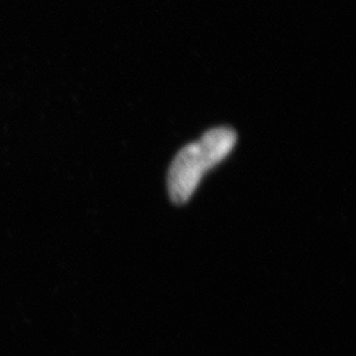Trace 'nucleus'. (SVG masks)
I'll use <instances>...</instances> for the list:
<instances>
[{"instance_id": "obj_1", "label": "nucleus", "mask_w": 356, "mask_h": 356, "mask_svg": "<svg viewBox=\"0 0 356 356\" xmlns=\"http://www.w3.org/2000/svg\"><path fill=\"white\" fill-rule=\"evenodd\" d=\"M236 143V133L232 128L217 127L207 131L197 142L184 147L168 171V188L172 201L177 204L188 201L205 172L222 163Z\"/></svg>"}]
</instances>
